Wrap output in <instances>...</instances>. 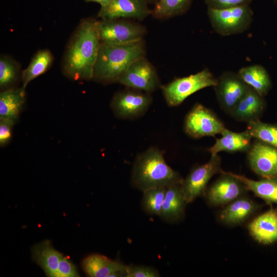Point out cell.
Returning a JSON list of instances; mask_svg holds the SVG:
<instances>
[{"label": "cell", "instance_id": "obj_1", "mask_svg": "<svg viewBox=\"0 0 277 277\" xmlns=\"http://www.w3.org/2000/svg\"><path fill=\"white\" fill-rule=\"evenodd\" d=\"M97 21L91 18L82 20L69 42L63 69L64 74L72 80H92L101 44Z\"/></svg>", "mask_w": 277, "mask_h": 277}, {"label": "cell", "instance_id": "obj_2", "mask_svg": "<svg viewBox=\"0 0 277 277\" xmlns=\"http://www.w3.org/2000/svg\"><path fill=\"white\" fill-rule=\"evenodd\" d=\"M146 54L144 39L118 44L101 43L92 80L104 84L117 83L132 63Z\"/></svg>", "mask_w": 277, "mask_h": 277}, {"label": "cell", "instance_id": "obj_3", "mask_svg": "<svg viewBox=\"0 0 277 277\" xmlns=\"http://www.w3.org/2000/svg\"><path fill=\"white\" fill-rule=\"evenodd\" d=\"M184 179L166 163L164 151L151 147L138 154L133 164L131 182L144 192L161 187L181 183Z\"/></svg>", "mask_w": 277, "mask_h": 277}, {"label": "cell", "instance_id": "obj_4", "mask_svg": "<svg viewBox=\"0 0 277 277\" xmlns=\"http://www.w3.org/2000/svg\"><path fill=\"white\" fill-rule=\"evenodd\" d=\"M217 78L207 68L182 77L175 78L162 85L161 89L167 105L176 107L197 91L209 87H214Z\"/></svg>", "mask_w": 277, "mask_h": 277}, {"label": "cell", "instance_id": "obj_5", "mask_svg": "<svg viewBox=\"0 0 277 277\" xmlns=\"http://www.w3.org/2000/svg\"><path fill=\"white\" fill-rule=\"evenodd\" d=\"M209 21L214 30L222 36L241 33L247 30L253 21L249 5L222 9L208 8Z\"/></svg>", "mask_w": 277, "mask_h": 277}, {"label": "cell", "instance_id": "obj_6", "mask_svg": "<svg viewBox=\"0 0 277 277\" xmlns=\"http://www.w3.org/2000/svg\"><path fill=\"white\" fill-rule=\"evenodd\" d=\"M97 29L101 43L112 44L144 39L147 33L145 26L128 19H101Z\"/></svg>", "mask_w": 277, "mask_h": 277}, {"label": "cell", "instance_id": "obj_7", "mask_svg": "<svg viewBox=\"0 0 277 277\" xmlns=\"http://www.w3.org/2000/svg\"><path fill=\"white\" fill-rule=\"evenodd\" d=\"M152 102L150 93L126 87L113 96L110 107L118 118L134 120L144 115Z\"/></svg>", "mask_w": 277, "mask_h": 277}, {"label": "cell", "instance_id": "obj_8", "mask_svg": "<svg viewBox=\"0 0 277 277\" xmlns=\"http://www.w3.org/2000/svg\"><path fill=\"white\" fill-rule=\"evenodd\" d=\"M226 127L219 117L210 109L200 103L195 104L186 115L184 129L195 138L214 136Z\"/></svg>", "mask_w": 277, "mask_h": 277}, {"label": "cell", "instance_id": "obj_9", "mask_svg": "<svg viewBox=\"0 0 277 277\" xmlns=\"http://www.w3.org/2000/svg\"><path fill=\"white\" fill-rule=\"evenodd\" d=\"M117 83L126 87L149 93L161 88L162 86L155 68L146 56L132 63Z\"/></svg>", "mask_w": 277, "mask_h": 277}, {"label": "cell", "instance_id": "obj_10", "mask_svg": "<svg viewBox=\"0 0 277 277\" xmlns=\"http://www.w3.org/2000/svg\"><path fill=\"white\" fill-rule=\"evenodd\" d=\"M221 170V159L218 154L211 156L207 163L192 169L182 182L183 190L187 203L204 195L210 180Z\"/></svg>", "mask_w": 277, "mask_h": 277}, {"label": "cell", "instance_id": "obj_11", "mask_svg": "<svg viewBox=\"0 0 277 277\" xmlns=\"http://www.w3.org/2000/svg\"><path fill=\"white\" fill-rule=\"evenodd\" d=\"M250 87L238 73L232 71L223 72L217 77L216 84L213 87L221 108L228 114Z\"/></svg>", "mask_w": 277, "mask_h": 277}, {"label": "cell", "instance_id": "obj_12", "mask_svg": "<svg viewBox=\"0 0 277 277\" xmlns=\"http://www.w3.org/2000/svg\"><path fill=\"white\" fill-rule=\"evenodd\" d=\"M221 175L206 189L204 195L212 206L226 205L245 195L248 191L244 184L229 172L221 170Z\"/></svg>", "mask_w": 277, "mask_h": 277}, {"label": "cell", "instance_id": "obj_13", "mask_svg": "<svg viewBox=\"0 0 277 277\" xmlns=\"http://www.w3.org/2000/svg\"><path fill=\"white\" fill-rule=\"evenodd\" d=\"M252 171L263 178L277 176V148L256 140L247 151Z\"/></svg>", "mask_w": 277, "mask_h": 277}, {"label": "cell", "instance_id": "obj_14", "mask_svg": "<svg viewBox=\"0 0 277 277\" xmlns=\"http://www.w3.org/2000/svg\"><path fill=\"white\" fill-rule=\"evenodd\" d=\"M147 0H113L101 7L98 17L101 19H128L143 20L151 14Z\"/></svg>", "mask_w": 277, "mask_h": 277}, {"label": "cell", "instance_id": "obj_15", "mask_svg": "<svg viewBox=\"0 0 277 277\" xmlns=\"http://www.w3.org/2000/svg\"><path fill=\"white\" fill-rule=\"evenodd\" d=\"M127 266L100 254H92L82 261L84 272L90 277H126Z\"/></svg>", "mask_w": 277, "mask_h": 277}, {"label": "cell", "instance_id": "obj_16", "mask_svg": "<svg viewBox=\"0 0 277 277\" xmlns=\"http://www.w3.org/2000/svg\"><path fill=\"white\" fill-rule=\"evenodd\" d=\"M182 183H176L167 187L165 197L159 217L168 223L179 222L185 216L186 206Z\"/></svg>", "mask_w": 277, "mask_h": 277}, {"label": "cell", "instance_id": "obj_17", "mask_svg": "<svg viewBox=\"0 0 277 277\" xmlns=\"http://www.w3.org/2000/svg\"><path fill=\"white\" fill-rule=\"evenodd\" d=\"M265 107L263 96L250 87L229 115L236 121L248 124L260 120Z\"/></svg>", "mask_w": 277, "mask_h": 277}, {"label": "cell", "instance_id": "obj_18", "mask_svg": "<svg viewBox=\"0 0 277 277\" xmlns=\"http://www.w3.org/2000/svg\"><path fill=\"white\" fill-rule=\"evenodd\" d=\"M248 231L257 242L269 244L277 241V211L271 209L253 219L248 225Z\"/></svg>", "mask_w": 277, "mask_h": 277}, {"label": "cell", "instance_id": "obj_19", "mask_svg": "<svg viewBox=\"0 0 277 277\" xmlns=\"http://www.w3.org/2000/svg\"><path fill=\"white\" fill-rule=\"evenodd\" d=\"M221 134L222 136L216 138L214 145L208 149L211 156L223 151L230 153L247 152L252 144L253 137L247 130L242 132H235L225 128Z\"/></svg>", "mask_w": 277, "mask_h": 277}, {"label": "cell", "instance_id": "obj_20", "mask_svg": "<svg viewBox=\"0 0 277 277\" xmlns=\"http://www.w3.org/2000/svg\"><path fill=\"white\" fill-rule=\"evenodd\" d=\"M258 207L253 200L244 195L227 204L221 211L219 217L228 225L240 224L251 216Z\"/></svg>", "mask_w": 277, "mask_h": 277}, {"label": "cell", "instance_id": "obj_21", "mask_svg": "<svg viewBox=\"0 0 277 277\" xmlns=\"http://www.w3.org/2000/svg\"><path fill=\"white\" fill-rule=\"evenodd\" d=\"M33 260L50 277H57L59 262L62 254L56 250L50 241H44L35 245L31 249Z\"/></svg>", "mask_w": 277, "mask_h": 277}, {"label": "cell", "instance_id": "obj_22", "mask_svg": "<svg viewBox=\"0 0 277 277\" xmlns=\"http://www.w3.org/2000/svg\"><path fill=\"white\" fill-rule=\"evenodd\" d=\"M26 100L25 88L23 86L2 91L0 94V118L16 122Z\"/></svg>", "mask_w": 277, "mask_h": 277}, {"label": "cell", "instance_id": "obj_23", "mask_svg": "<svg viewBox=\"0 0 277 277\" xmlns=\"http://www.w3.org/2000/svg\"><path fill=\"white\" fill-rule=\"evenodd\" d=\"M245 186L247 190L269 203L277 205V176L255 181L229 172Z\"/></svg>", "mask_w": 277, "mask_h": 277}, {"label": "cell", "instance_id": "obj_24", "mask_svg": "<svg viewBox=\"0 0 277 277\" xmlns=\"http://www.w3.org/2000/svg\"><path fill=\"white\" fill-rule=\"evenodd\" d=\"M238 74L245 83L263 97L271 89L270 76L262 65H252L242 67Z\"/></svg>", "mask_w": 277, "mask_h": 277}, {"label": "cell", "instance_id": "obj_25", "mask_svg": "<svg viewBox=\"0 0 277 277\" xmlns=\"http://www.w3.org/2000/svg\"><path fill=\"white\" fill-rule=\"evenodd\" d=\"M53 60V56L48 50L38 51L22 73V86L26 88L30 82L45 73L51 66Z\"/></svg>", "mask_w": 277, "mask_h": 277}, {"label": "cell", "instance_id": "obj_26", "mask_svg": "<svg viewBox=\"0 0 277 277\" xmlns=\"http://www.w3.org/2000/svg\"><path fill=\"white\" fill-rule=\"evenodd\" d=\"M192 0H158L151 14L157 18H168L185 13Z\"/></svg>", "mask_w": 277, "mask_h": 277}, {"label": "cell", "instance_id": "obj_27", "mask_svg": "<svg viewBox=\"0 0 277 277\" xmlns=\"http://www.w3.org/2000/svg\"><path fill=\"white\" fill-rule=\"evenodd\" d=\"M246 130L253 138L277 148V125L258 120L248 123Z\"/></svg>", "mask_w": 277, "mask_h": 277}, {"label": "cell", "instance_id": "obj_28", "mask_svg": "<svg viewBox=\"0 0 277 277\" xmlns=\"http://www.w3.org/2000/svg\"><path fill=\"white\" fill-rule=\"evenodd\" d=\"M166 190L167 187H161L143 192L142 206L143 210L148 214L159 216Z\"/></svg>", "mask_w": 277, "mask_h": 277}, {"label": "cell", "instance_id": "obj_29", "mask_svg": "<svg viewBox=\"0 0 277 277\" xmlns=\"http://www.w3.org/2000/svg\"><path fill=\"white\" fill-rule=\"evenodd\" d=\"M18 67L10 58L2 56L0 58V88L3 91L16 82L18 76Z\"/></svg>", "mask_w": 277, "mask_h": 277}, {"label": "cell", "instance_id": "obj_30", "mask_svg": "<svg viewBox=\"0 0 277 277\" xmlns=\"http://www.w3.org/2000/svg\"><path fill=\"white\" fill-rule=\"evenodd\" d=\"M159 271L155 268L143 265L127 266L126 277H158Z\"/></svg>", "mask_w": 277, "mask_h": 277}, {"label": "cell", "instance_id": "obj_31", "mask_svg": "<svg viewBox=\"0 0 277 277\" xmlns=\"http://www.w3.org/2000/svg\"><path fill=\"white\" fill-rule=\"evenodd\" d=\"M79 276L75 266L67 257L62 254L58 264L57 277H77Z\"/></svg>", "mask_w": 277, "mask_h": 277}, {"label": "cell", "instance_id": "obj_32", "mask_svg": "<svg viewBox=\"0 0 277 277\" xmlns=\"http://www.w3.org/2000/svg\"><path fill=\"white\" fill-rule=\"evenodd\" d=\"M16 122L5 118H0V146L3 147L10 141L13 127Z\"/></svg>", "mask_w": 277, "mask_h": 277}, {"label": "cell", "instance_id": "obj_33", "mask_svg": "<svg viewBox=\"0 0 277 277\" xmlns=\"http://www.w3.org/2000/svg\"><path fill=\"white\" fill-rule=\"evenodd\" d=\"M252 0H206L208 8L222 9L249 5Z\"/></svg>", "mask_w": 277, "mask_h": 277}, {"label": "cell", "instance_id": "obj_34", "mask_svg": "<svg viewBox=\"0 0 277 277\" xmlns=\"http://www.w3.org/2000/svg\"><path fill=\"white\" fill-rule=\"evenodd\" d=\"M113 0H85L86 2H95L99 4L101 7L105 6L110 4Z\"/></svg>", "mask_w": 277, "mask_h": 277}, {"label": "cell", "instance_id": "obj_35", "mask_svg": "<svg viewBox=\"0 0 277 277\" xmlns=\"http://www.w3.org/2000/svg\"><path fill=\"white\" fill-rule=\"evenodd\" d=\"M148 1H157L158 0H147Z\"/></svg>", "mask_w": 277, "mask_h": 277}, {"label": "cell", "instance_id": "obj_36", "mask_svg": "<svg viewBox=\"0 0 277 277\" xmlns=\"http://www.w3.org/2000/svg\"><path fill=\"white\" fill-rule=\"evenodd\" d=\"M276 3H277V0H274Z\"/></svg>", "mask_w": 277, "mask_h": 277}, {"label": "cell", "instance_id": "obj_37", "mask_svg": "<svg viewBox=\"0 0 277 277\" xmlns=\"http://www.w3.org/2000/svg\"><path fill=\"white\" fill-rule=\"evenodd\" d=\"M206 1V0H205Z\"/></svg>", "mask_w": 277, "mask_h": 277}]
</instances>
